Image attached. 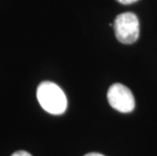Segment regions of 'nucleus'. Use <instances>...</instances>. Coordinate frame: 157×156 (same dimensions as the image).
<instances>
[{"mask_svg":"<svg viewBox=\"0 0 157 156\" xmlns=\"http://www.w3.org/2000/svg\"><path fill=\"white\" fill-rule=\"evenodd\" d=\"M36 97L41 107L49 114L62 115L67 108V97L54 82H42L36 89Z\"/></svg>","mask_w":157,"mask_h":156,"instance_id":"nucleus-1","label":"nucleus"},{"mask_svg":"<svg viewBox=\"0 0 157 156\" xmlns=\"http://www.w3.org/2000/svg\"><path fill=\"white\" fill-rule=\"evenodd\" d=\"M116 38L123 44L130 45L135 43L140 35V24L137 15L132 12L119 14L113 21Z\"/></svg>","mask_w":157,"mask_h":156,"instance_id":"nucleus-2","label":"nucleus"},{"mask_svg":"<svg viewBox=\"0 0 157 156\" xmlns=\"http://www.w3.org/2000/svg\"><path fill=\"white\" fill-rule=\"evenodd\" d=\"M108 101L113 108L121 112H131L135 108V98L132 91L121 83H115L109 88Z\"/></svg>","mask_w":157,"mask_h":156,"instance_id":"nucleus-3","label":"nucleus"},{"mask_svg":"<svg viewBox=\"0 0 157 156\" xmlns=\"http://www.w3.org/2000/svg\"><path fill=\"white\" fill-rule=\"evenodd\" d=\"M11 156H33L29 153V152H26V151H23V150H19V151H16L14 152Z\"/></svg>","mask_w":157,"mask_h":156,"instance_id":"nucleus-4","label":"nucleus"},{"mask_svg":"<svg viewBox=\"0 0 157 156\" xmlns=\"http://www.w3.org/2000/svg\"><path fill=\"white\" fill-rule=\"evenodd\" d=\"M117 1L120 2V3H122V4L128 5V4H132V3L137 2L138 0H117Z\"/></svg>","mask_w":157,"mask_h":156,"instance_id":"nucleus-5","label":"nucleus"},{"mask_svg":"<svg viewBox=\"0 0 157 156\" xmlns=\"http://www.w3.org/2000/svg\"><path fill=\"white\" fill-rule=\"evenodd\" d=\"M84 156H105V155H102L101 153H95V152H92V153H87V154H85Z\"/></svg>","mask_w":157,"mask_h":156,"instance_id":"nucleus-6","label":"nucleus"}]
</instances>
